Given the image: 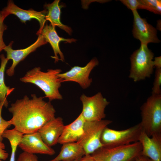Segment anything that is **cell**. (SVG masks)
I'll return each mask as SVG.
<instances>
[{"instance_id": "7", "label": "cell", "mask_w": 161, "mask_h": 161, "mask_svg": "<svg viewBox=\"0 0 161 161\" xmlns=\"http://www.w3.org/2000/svg\"><path fill=\"white\" fill-rule=\"evenodd\" d=\"M143 130L140 123L127 129L117 130L106 127L102 132L101 142L103 146H114L138 141Z\"/></svg>"}, {"instance_id": "10", "label": "cell", "mask_w": 161, "mask_h": 161, "mask_svg": "<svg viewBox=\"0 0 161 161\" xmlns=\"http://www.w3.org/2000/svg\"><path fill=\"white\" fill-rule=\"evenodd\" d=\"M132 11L134 18L132 30L134 37L140 40L142 44L147 45L149 43L160 42L156 29L149 24L145 18H141L137 10Z\"/></svg>"}, {"instance_id": "11", "label": "cell", "mask_w": 161, "mask_h": 161, "mask_svg": "<svg viewBox=\"0 0 161 161\" xmlns=\"http://www.w3.org/2000/svg\"><path fill=\"white\" fill-rule=\"evenodd\" d=\"M7 17L10 14L17 16L23 23L32 19H35L39 22L40 28L36 34L38 35L45 25V17L47 13L46 9L41 11H37L32 9L28 10L23 9L16 5L12 0H9L7 6L1 11Z\"/></svg>"}, {"instance_id": "5", "label": "cell", "mask_w": 161, "mask_h": 161, "mask_svg": "<svg viewBox=\"0 0 161 161\" xmlns=\"http://www.w3.org/2000/svg\"><path fill=\"white\" fill-rule=\"evenodd\" d=\"M154 53L147 45L141 44L130 58L131 68L129 77L136 82L149 78L153 73Z\"/></svg>"}, {"instance_id": "4", "label": "cell", "mask_w": 161, "mask_h": 161, "mask_svg": "<svg viewBox=\"0 0 161 161\" xmlns=\"http://www.w3.org/2000/svg\"><path fill=\"white\" fill-rule=\"evenodd\" d=\"M142 150V145L137 141L119 146H103L91 155L94 161H133Z\"/></svg>"}, {"instance_id": "8", "label": "cell", "mask_w": 161, "mask_h": 161, "mask_svg": "<svg viewBox=\"0 0 161 161\" xmlns=\"http://www.w3.org/2000/svg\"><path fill=\"white\" fill-rule=\"evenodd\" d=\"M80 99L82 104L81 113L86 121H100L106 117L105 109L109 102L100 92L91 97L83 94Z\"/></svg>"}, {"instance_id": "29", "label": "cell", "mask_w": 161, "mask_h": 161, "mask_svg": "<svg viewBox=\"0 0 161 161\" xmlns=\"http://www.w3.org/2000/svg\"><path fill=\"white\" fill-rule=\"evenodd\" d=\"M153 64L156 69H161V56L155 57L153 61Z\"/></svg>"}, {"instance_id": "2", "label": "cell", "mask_w": 161, "mask_h": 161, "mask_svg": "<svg viewBox=\"0 0 161 161\" xmlns=\"http://www.w3.org/2000/svg\"><path fill=\"white\" fill-rule=\"evenodd\" d=\"M41 69L40 67H36L28 71L20 78V80L37 86L44 92L45 96L43 97L48 98L49 101L62 100L63 97L59 90L62 80L58 76L62 70L59 69H50L43 72Z\"/></svg>"}, {"instance_id": "28", "label": "cell", "mask_w": 161, "mask_h": 161, "mask_svg": "<svg viewBox=\"0 0 161 161\" xmlns=\"http://www.w3.org/2000/svg\"><path fill=\"white\" fill-rule=\"evenodd\" d=\"M4 144L0 141V159L3 160H5L8 157V153L5 150Z\"/></svg>"}, {"instance_id": "27", "label": "cell", "mask_w": 161, "mask_h": 161, "mask_svg": "<svg viewBox=\"0 0 161 161\" xmlns=\"http://www.w3.org/2000/svg\"><path fill=\"white\" fill-rule=\"evenodd\" d=\"M128 9L131 11L139 9L140 6L139 0H120Z\"/></svg>"}, {"instance_id": "26", "label": "cell", "mask_w": 161, "mask_h": 161, "mask_svg": "<svg viewBox=\"0 0 161 161\" xmlns=\"http://www.w3.org/2000/svg\"><path fill=\"white\" fill-rule=\"evenodd\" d=\"M17 161H38L37 156L33 154L23 151L19 156Z\"/></svg>"}, {"instance_id": "32", "label": "cell", "mask_w": 161, "mask_h": 161, "mask_svg": "<svg viewBox=\"0 0 161 161\" xmlns=\"http://www.w3.org/2000/svg\"><path fill=\"white\" fill-rule=\"evenodd\" d=\"M75 160V161H79V160Z\"/></svg>"}, {"instance_id": "6", "label": "cell", "mask_w": 161, "mask_h": 161, "mask_svg": "<svg viewBox=\"0 0 161 161\" xmlns=\"http://www.w3.org/2000/svg\"><path fill=\"white\" fill-rule=\"evenodd\" d=\"M112 121L108 120L85 121L83 131L77 141L83 148L85 155L91 154L103 146L101 137L104 129Z\"/></svg>"}, {"instance_id": "12", "label": "cell", "mask_w": 161, "mask_h": 161, "mask_svg": "<svg viewBox=\"0 0 161 161\" xmlns=\"http://www.w3.org/2000/svg\"><path fill=\"white\" fill-rule=\"evenodd\" d=\"M13 43V41H11L8 45H6L4 49L7 53L6 58L8 60L12 59L13 61L11 66L6 71L7 74L9 76L14 75L15 69L20 62L23 60L29 54L35 51L37 48L47 43L41 34L38 35L37 39L34 43L25 49H13L12 45Z\"/></svg>"}, {"instance_id": "24", "label": "cell", "mask_w": 161, "mask_h": 161, "mask_svg": "<svg viewBox=\"0 0 161 161\" xmlns=\"http://www.w3.org/2000/svg\"><path fill=\"white\" fill-rule=\"evenodd\" d=\"M7 17L1 11H0V52L6 46L3 41V37L4 32L7 28V26L4 22V20Z\"/></svg>"}, {"instance_id": "15", "label": "cell", "mask_w": 161, "mask_h": 161, "mask_svg": "<svg viewBox=\"0 0 161 161\" xmlns=\"http://www.w3.org/2000/svg\"><path fill=\"white\" fill-rule=\"evenodd\" d=\"M64 126L62 117H55L44 124L38 132L44 142L51 147L58 143Z\"/></svg>"}, {"instance_id": "16", "label": "cell", "mask_w": 161, "mask_h": 161, "mask_svg": "<svg viewBox=\"0 0 161 161\" xmlns=\"http://www.w3.org/2000/svg\"><path fill=\"white\" fill-rule=\"evenodd\" d=\"M55 27L50 24L48 25L46 24L39 34H41L46 42L50 44L54 54V56L52 57L55 59V62L56 63L60 60L63 61H64V55L59 47L60 42L64 41L66 43H71L75 42L76 40L60 37L57 34Z\"/></svg>"}, {"instance_id": "30", "label": "cell", "mask_w": 161, "mask_h": 161, "mask_svg": "<svg viewBox=\"0 0 161 161\" xmlns=\"http://www.w3.org/2000/svg\"><path fill=\"white\" fill-rule=\"evenodd\" d=\"M133 161H152L148 157L141 154L135 158Z\"/></svg>"}, {"instance_id": "18", "label": "cell", "mask_w": 161, "mask_h": 161, "mask_svg": "<svg viewBox=\"0 0 161 161\" xmlns=\"http://www.w3.org/2000/svg\"><path fill=\"white\" fill-rule=\"evenodd\" d=\"M85 155L82 147L78 142L62 144L59 154L48 161H74L80 160Z\"/></svg>"}, {"instance_id": "20", "label": "cell", "mask_w": 161, "mask_h": 161, "mask_svg": "<svg viewBox=\"0 0 161 161\" xmlns=\"http://www.w3.org/2000/svg\"><path fill=\"white\" fill-rule=\"evenodd\" d=\"M1 63L0 67V102L4 103V106L7 107L8 102L7 97L14 90V88H10L7 86L4 82V74L5 67L9 60L2 54L0 55Z\"/></svg>"}, {"instance_id": "33", "label": "cell", "mask_w": 161, "mask_h": 161, "mask_svg": "<svg viewBox=\"0 0 161 161\" xmlns=\"http://www.w3.org/2000/svg\"><path fill=\"white\" fill-rule=\"evenodd\" d=\"M0 161H3V160L0 159Z\"/></svg>"}, {"instance_id": "14", "label": "cell", "mask_w": 161, "mask_h": 161, "mask_svg": "<svg viewBox=\"0 0 161 161\" xmlns=\"http://www.w3.org/2000/svg\"><path fill=\"white\" fill-rule=\"evenodd\" d=\"M138 141L142 146L141 155L152 161H161V133L150 137L143 130Z\"/></svg>"}, {"instance_id": "25", "label": "cell", "mask_w": 161, "mask_h": 161, "mask_svg": "<svg viewBox=\"0 0 161 161\" xmlns=\"http://www.w3.org/2000/svg\"><path fill=\"white\" fill-rule=\"evenodd\" d=\"M4 106V103L0 102V141H2V134L4 131L11 125L10 120L7 121L4 120L1 116V111Z\"/></svg>"}, {"instance_id": "1", "label": "cell", "mask_w": 161, "mask_h": 161, "mask_svg": "<svg viewBox=\"0 0 161 161\" xmlns=\"http://www.w3.org/2000/svg\"><path fill=\"white\" fill-rule=\"evenodd\" d=\"M30 99L25 95L11 104L8 108L12 115L11 125L23 134L33 133L46 123L55 118L56 111L50 101L46 102L42 97L32 94Z\"/></svg>"}, {"instance_id": "23", "label": "cell", "mask_w": 161, "mask_h": 161, "mask_svg": "<svg viewBox=\"0 0 161 161\" xmlns=\"http://www.w3.org/2000/svg\"><path fill=\"white\" fill-rule=\"evenodd\" d=\"M161 69H156L155 78L152 88V94H161Z\"/></svg>"}, {"instance_id": "17", "label": "cell", "mask_w": 161, "mask_h": 161, "mask_svg": "<svg viewBox=\"0 0 161 161\" xmlns=\"http://www.w3.org/2000/svg\"><path fill=\"white\" fill-rule=\"evenodd\" d=\"M85 121L80 113L72 123L65 125L58 143L62 145L77 142L83 133Z\"/></svg>"}, {"instance_id": "3", "label": "cell", "mask_w": 161, "mask_h": 161, "mask_svg": "<svg viewBox=\"0 0 161 161\" xmlns=\"http://www.w3.org/2000/svg\"><path fill=\"white\" fill-rule=\"evenodd\" d=\"M143 130L149 137L161 133V95L152 94L140 107Z\"/></svg>"}, {"instance_id": "31", "label": "cell", "mask_w": 161, "mask_h": 161, "mask_svg": "<svg viewBox=\"0 0 161 161\" xmlns=\"http://www.w3.org/2000/svg\"><path fill=\"white\" fill-rule=\"evenodd\" d=\"M79 161H94L91 154L85 155Z\"/></svg>"}, {"instance_id": "19", "label": "cell", "mask_w": 161, "mask_h": 161, "mask_svg": "<svg viewBox=\"0 0 161 161\" xmlns=\"http://www.w3.org/2000/svg\"><path fill=\"white\" fill-rule=\"evenodd\" d=\"M59 0H55L52 3L45 4L44 7L47 10L45 17L46 21H48L53 26H57L71 35L72 30L71 28L63 24L60 20L61 9L62 7L60 5Z\"/></svg>"}, {"instance_id": "13", "label": "cell", "mask_w": 161, "mask_h": 161, "mask_svg": "<svg viewBox=\"0 0 161 161\" xmlns=\"http://www.w3.org/2000/svg\"><path fill=\"white\" fill-rule=\"evenodd\" d=\"M18 146L23 151L33 154L52 155L55 153L44 142L38 131L24 134Z\"/></svg>"}, {"instance_id": "22", "label": "cell", "mask_w": 161, "mask_h": 161, "mask_svg": "<svg viewBox=\"0 0 161 161\" xmlns=\"http://www.w3.org/2000/svg\"><path fill=\"white\" fill-rule=\"evenodd\" d=\"M139 9H145L155 14H161L160 0H139Z\"/></svg>"}, {"instance_id": "21", "label": "cell", "mask_w": 161, "mask_h": 161, "mask_svg": "<svg viewBox=\"0 0 161 161\" xmlns=\"http://www.w3.org/2000/svg\"><path fill=\"white\" fill-rule=\"evenodd\" d=\"M23 134L14 128L11 129H7L4 131L2 137L9 140L11 147V153L9 161H15L17 148Z\"/></svg>"}, {"instance_id": "9", "label": "cell", "mask_w": 161, "mask_h": 161, "mask_svg": "<svg viewBox=\"0 0 161 161\" xmlns=\"http://www.w3.org/2000/svg\"><path fill=\"white\" fill-rule=\"evenodd\" d=\"M98 64L97 59L94 58L84 66H75L65 72L59 73L58 76L61 79L62 83L75 82L78 83L83 89H86L90 86L92 81V79L89 78L91 71Z\"/></svg>"}]
</instances>
